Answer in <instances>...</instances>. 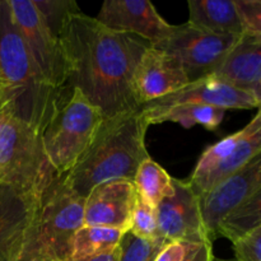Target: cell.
<instances>
[{
  "mask_svg": "<svg viewBox=\"0 0 261 261\" xmlns=\"http://www.w3.org/2000/svg\"><path fill=\"white\" fill-rule=\"evenodd\" d=\"M60 42L66 86L81 91L105 119L140 109L133 93V76L150 43L115 32L83 13L68 20Z\"/></svg>",
  "mask_w": 261,
  "mask_h": 261,
  "instance_id": "6da1fadb",
  "label": "cell"
},
{
  "mask_svg": "<svg viewBox=\"0 0 261 261\" xmlns=\"http://www.w3.org/2000/svg\"><path fill=\"white\" fill-rule=\"evenodd\" d=\"M63 91L41 75L13 19L8 0H0V98L3 109L42 133Z\"/></svg>",
  "mask_w": 261,
  "mask_h": 261,
  "instance_id": "7a4b0ae2",
  "label": "cell"
},
{
  "mask_svg": "<svg viewBox=\"0 0 261 261\" xmlns=\"http://www.w3.org/2000/svg\"><path fill=\"white\" fill-rule=\"evenodd\" d=\"M148 127L140 109L103 119L87 152L64 176L68 185L87 198L103 182L134 181L140 163L150 157L145 147Z\"/></svg>",
  "mask_w": 261,
  "mask_h": 261,
  "instance_id": "3957f363",
  "label": "cell"
},
{
  "mask_svg": "<svg viewBox=\"0 0 261 261\" xmlns=\"http://www.w3.org/2000/svg\"><path fill=\"white\" fill-rule=\"evenodd\" d=\"M56 176L41 133L0 110V184L38 204Z\"/></svg>",
  "mask_w": 261,
  "mask_h": 261,
  "instance_id": "277c9868",
  "label": "cell"
},
{
  "mask_svg": "<svg viewBox=\"0 0 261 261\" xmlns=\"http://www.w3.org/2000/svg\"><path fill=\"white\" fill-rule=\"evenodd\" d=\"M103 115L78 89L64 94L50 121L41 133L43 149L58 176L75 167L93 142Z\"/></svg>",
  "mask_w": 261,
  "mask_h": 261,
  "instance_id": "5b68a950",
  "label": "cell"
},
{
  "mask_svg": "<svg viewBox=\"0 0 261 261\" xmlns=\"http://www.w3.org/2000/svg\"><path fill=\"white\" fill-rule=\"evenodd\" d=\"M86 198L78 195L64 176H56L36 211L38 241L55 261H69L76 232L84 226Z\"/></svg>",
  "mask_w": 261,
  "mask_h": 261,
  "instance_id": "8992f818",
  "label": "cell"
},
{
  "mask_svg": "<svg viewBox=\"0 0 261 261\" xmlns=\"http://www.w3.org/2000/svg\"><path fill=\"white\" fill-rule=\"evenodd\" d=\"M261 153V107L239 132L209 145L199 158L189 184L199 196L218 186Z\"/></svg>",
  "mask_w": 261,
  "mask_h": 261,
  "instance_id": "52a82bcc",
  "label": "cell"
},
{
  "mask_svg": "<svg viewBox=\"0 0 261 261\" xmlns=\"http://www.w3.org/2000/svg\"><path fill=\"white\" fill-rule=\"evenodd\" d=\"M240 36H219L196 30L185 23L175 25L171 35L154 45L173 56L185 70L189 82L213 75Z\"/></svg>",
  "mask_w": 261,
  "mask_h": 261,
  "instance_id": "ba28073f",
  "label": "cell"
},
{
  "mask_svg": "<svg viewBox=\"0 0 261 261\" xmlns=\"http://www.w3.org/2000/svg\"><path fill=\"white\" fill-rule=\"evenodd\" d=\"M13 19L41 75L53 88L66 86V63L60 38L41 18L33 0H8Z\"/></svg>",
  "mask_w": 261,
  "mask_h": 261,
  "instance_id": "9c48e42d",
  "label": "cell"
},
{
  "mask_svg": "<svg viewBox=\"0 0 261 261\" xmlns=\"http://www.w3.org/2000/svg\"><path fill=\"white\" fill-rule=\"evenodd\" d=\"M173 186L172 195L163 199L157 206L160 236L168 242L194 245L212 242L204 224L200 196L188 180L173 178Z\"/></svg>",
  "mask_w": 261,
  "mask_h": 261,
  "instance_id": "30bf717a",
  "label": "cell"
},
{
  "mask_svg": "<svg viewBox=\"0 0 261 261\" xmlns=\"http://www.w3.org/2000/svg\"><path fill=\"white\" fill-rule=\"evenodd\" d=\"M259 189H261V153L213 190L200 196L204 224L212 242L217 239L221 222Z\"/></svg>",
  "mask_w": 261,
  "mask_h": 261,
  "instance_id": "8fae6325",
  "label": "cell"
},
{
  "mask_svg": "<svg viewBox=\"0 0 261 261\" xmlns=\"http://www.w3.org/2000/svg\"><path fill=\"white\" fill-rule=\"evenodd\" d=\"M96 19L115 32L138 36L152 46L166 40L175 27L148 0H106Z\"/></svg>",
  "mask_w": 261,
  "mask_h": 261,
  "instance_id": "7c38bea8",
  "label": "cell"
},
{
  "mask_svg": "<svg viewBox=\"0 0 261 261\" xmlns=\"http://www.w3.org/2000/svg\"><path fill=\"white\" fill-rule=\"evenodd\" d=\"M188 83L190 82L185 70L173 56L149 46L135 69L132 86L135 101L142 107Z\"/></svg>",
  "mask_w": 261,
  "mask_h": 261,
  "instance_id": "4fadbf2b",
  "label": "cell"
},
{
  "mask_svg": "<svg viewBox=\"0 0 261 261\" xmlns=\"http://www.w3.org/2000/svg\"><path fill=\"white\" fill-rule=\"evenodd\" d=\"M184 103L206 105L223 110H252L261 107V101L250 92L240 89L216 75L190 82L182 88L162 98L144 105L147 107H168ZM143 107V106H142Z\"/></svg>",
  "mask_w": 261,
  "mask_h": 261,
  "instance_id": "5bb4252c",
  "label": "cell"
},
{
  "mask_svg": "<svg viewBox=\"0 0 261 261\" xmlns=\"http://www.w3.org/2000/svg\"><path fill=\"white\" fill-rule=\"evenodd\" d=\"M135 198L137 190L133 181L117 180L94 186L84 203V226L126 232Z\"/></svg>",
  "mask_w": 261,
  "mask_h": 261,
  "instance_id": "9a60e30c",
  "label": "cell"
},
{
  "mask_svg": "<svg viewBox=\"0 0 261 261\" xmlns=\"http://www.w3.org/2000/svg\"><path fill=\"white\" fill-rule=\"evenodd\" d=\"M38 204L0 184V261L17 255L36 218Z\"/></svg>",
  "mask_w": 261,
  "mask_h": 261,
  "instance_id": "2e32d148",
  "label": "cell"
},
{
  "mask_svg": "<svg viewBox=\"0 0 261 261\" xmlns=\"http://www.w3.org/2000/svg\"><path fill=\"white\" fill-rule=\"evenodd\" d=\"M261 101V42L242 33L213 74Z\"/></svg>",
  "mask_w": 261,
  "mask_h": 261,
  "instance_id": "e0dca14e",
  "label": "cell"
},
{
  "mask_svg": "<svg viewBox=\"0 0 261 261\" xmlns=\"http://www.w3.org/2000/svg\"><path fill=\"white\" fill-rule=\"evenodd\" d=\"M188 5L191 27L219 36L244 33L236 0H190Z\"/></svg>",
  "mask_w": 261,
  "mask_h": 261,
  "instance_id": "ac0fdd59",
  "label": "cell"
},
{
  "mask_svg": "<svg viewBox=\"0 0 261 261\" xmlns=\"http://www.w3.org/2000/svg\"><path fill=\"white\" fill-rule=\"evenodd\" d=\"M143 119L150 125L176 122L184 127L201 125L208 130H217L226 116V110L206 105L184 103L168 107H140Z\"/></svg>",
  "mask_w": 261,
  "mask_h": 261,
  "instance_id": "d6986e66",
  "label": "cell"
},
{
  "mask_svg": "<svg viewBox=\"0 0 261 261\" xmlns=\"http://www.w3.org/2000/svg\"><path fill=\"white\" fill-rule=\"evenodd\" d=\"M133 182L137 193L155 208L163 199L171 196L175 191L173 178L150 157L140 163Z\"/></svg>",
  "mask_w": 261,
  "mask_h": 261,
  "instance_id": "ffe728a7",
  "label": "cell"
},
{
  "mask_svg": "<svg viewBox=\"0 0 261 261\" xmlns=\"http://www.w3.org/2000/svg\"><path fill=\"white\" fill-rule=\"evenodd\" d=\"M125 232L105 227L83 226L74 236L70 260L75 261L114 251L120 246Z\"/></svg>",
  "mask_w": 261,
  "mask_h": 261,
  "instance_id": "44dd1931",
  "label": "cell"
},
{
  "mask_svg": "<svg viewBox=\"0 0 261 261\" xmlns=\"http://www.w3.org/2000/svg\"><path fill=\"white\" fill-rule=\"evenodd\" d=\"M259 226H261V189L221 222L217 239L224 237L233 244Z\"/></svg>",
  "mask_w": 261,
  "mask_h": 261,
  "instance_id": "7402d4cb",
  "label": "cell"
},
{
  "mask_svg": "<svg viewBox=\"0 0 261 261\" xmlns=\"http://www.w3.org/2000/svg\"><path fill=\"white\" fill-rule=\"evenodd\" d=\"M168 244L163 237L143 240L126 231L120 241L119 261H154Z\"/></svg>",
  "mask_w": 261,
  "mask_h": 261,
  "instance_id": "603a6c76",
  "label": "cell"
},
{
  "mask_svg": "<svg viewBox=\"0 0 261 261\" xmlns=\"http://www.w3.org/2000/svg\"><path fill=\"white\" fill-rule=\"evenodd\" d=\"M33 3L48 30L58 38H60L68 20L82 13L74 0H33Z\"/></svg>",
  "mask_w": 261,
  "mask_h": 261,
  "instance_id": "cb8c5ba5",
  "label": "cell"
},
{
  "mask_svg": "<svg viewBox=\"0 0 261 261\" xmlns=\"http://www.w3.org/2000/svg\"><path fill=\"white\" fill-rule=\"evenodd\" d=\"M127 231L143 240H155L161 237L157 208L144 200L138 193Z\"/></svg>",
  "mask_w": 261,
  "mask_h": 261,
  "instance_id": "d4e9b609",
  "label": "cell"
},
{
  "mask_svg": "<svg viewBox=\"0 0 261 261\" xmlns=\"http://www.w3.org/2000/svg\"><path fill=\"white\" fill-rule=\"evenodd\" d=\"M244 33L261 42V0H236Z\"/></svg>",
  "mask_w": 261,
  "mask_h": 261,
  "instance_id": "484cf974",
  "label": "cell"
},
{
  "mask_svg": "<svg viewBox=\"0 0 261 261\" xmlns=\"http://www.w3.org/2000/svg\"><path fill=\"white\" fill-rule=\"evenodd\" d=\"M232 245L237 261H261V226Z\"/></svg>",
  "mask_w": 261,
  "mask_h": 261,
  "instance_id": "4316f807",
  "label": "cell"
},
{
  "mask_svg": "<svg viewBox=\"0 0 261 261\" xmlns=\"http://www.w3.org/2000/svg\"><path fill=\"white\" fill-rule=\"evenodd\" d=\"M12 261H55L38 241L35 222L28 232L27 239Z\"/></svg>",
  "mask_w": 261,
  "mask_h": 261,
  "instance_id": "83f0119b",
  "label": "cell"
},
{
  "mask_svg": "<svg viewBox=\"0 0 261 261\" xmlns=\"http://www.w3.org/2000/svg\"><path fill=\"white\" fill-rule=\"evenodd\" d=\"M199 245L188 242H170L154 261H185L191 250Z\"/></svg>",
  "mask_w": 261,
  "mask_h": 261,
  "instance_id": "f1b7e54d",
  "label": "cell"
},
{
  "mask_svg": "<svg viewBox=\"0 0 261 261\" xmlns=\"http://www.w3.org/2000/svg\"><path fill=\"white\" fill-rule=\"evenodd\" d=\"M213 257V244L206 242V244L194 247L185 261H212Z\"/></svg>",
  "mask_w": 261,
  "mask_h": 261,
  "instance_id": "f546056e",
  "label": "cell"
},
{
  "mask_svg": "<svg viewBox=\"0 0 261 261\" xmlns=\"http://www.w3.org/2000/svg\"><path fill=\"white\" fill-rule=\"evenodd\" d=\"M119 255H120V246L117 249H115L114 251L106 252V254L97 255V256L87 257V259L82 260H75V261H119Z\"/></svg>",
  "mask_w": 261,
  "mask_h": 261,
  "instance_id": "4dcf8cb0",
  "label": "cell"
},
{
  "mask_svg": "<svg viewBox=\"0 0 261 261\" xmlns=\"http://www.w3.org/2000/svg\"><path fill=\"white\" fill-rule=\"evenodd\" d=\"M212 261H237L236 259L233 260H228V259H218V257H213V260Z\"/></svg>",
  "mask_w": 261,
  "mask_h": 261,
  "instance_id": "1f68e13d",
  "label": "cell"
},
{
  "mask_svg": "<svg viewBox=\"0 0 261 261\" xmlns=\"http://www.w3.org/2000/svg\"><path fill=\"white\" fill-rule=\"evenodd\" d=\"M3 109V101H2V98H0V110Z\"/></svg>",
  "mask_w": 261,
  "mask_h": 261,
  "instance_id": "d6a6232c",
  "label": "cell"
}]
</instances>
